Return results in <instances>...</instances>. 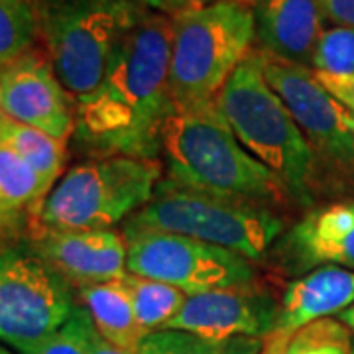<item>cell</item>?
Here are the masks:
<instances>
[{
    "label": "cell",
    "mask_w": 354,
    "mask_h": 354,
    "mask_svg": "<svg viewBox=\"0 0 354 354\" xmlns=\"http://www.w3.org/2000/svg\"><path fill=\"white\" fill-rule=\"evenodd\" d=\"M354 304V272L339 266H319L290 281L279 301L274 333L291 335L305 325L341 315Z\"/></svg>",
    "instance_id": "2e32d148"
},
{
    "label": "cell",
    "mask_w": 354,
    "mask_h": 354,
    "mask_svg": "<svg viewBox=\"0 0 354 354\" xmlns=\"http://www.w3.org/2000/svg\"><path fill=\"white\" fill-rule=\"evenodd\" d=\"M266 339H205L187 330L162 329L140 342L138 354H262Z\"/></svg>",
    "instance_id": "44dd1931"
},
{
    "label": "cell",
    "mask_w": 354,
    "mask_h": 354,
    "mask_svg": "<svg viewBox=\"0 0 354 354\" xmlns=\"http://www.w3.org/2000/svg\"><path fill=\"white\" fill-rule=\"evenodd\" d=\"M283 248L295 268L339 266L354 272V201L309 211L291 228Z\"/></svg>",
    "instance_id": "9a60e30c"
},
{
    "label": "cell",
    "mask_w": 354,
    "mask_h": 354,
    "mask_svg": "<svg viewBox=\"0 0 354 354\" xmlns=\"http://www.w3.org/2000/svg\"><path fill=\"white\" fill-rule=\"evenodd\" d=\"M120 281L130 295L136 321L146 337L150 333L165 329L187 301L183 291L158 279L142 278L128 272Z\"/></svg>",
    "instance_id": "ffe728a7"
},
{
    "label": "cell",
    "mask_w": 354,
    "mask_h": 354,
    "mask_svg": "<svg viewBox=\"0 0 354 354\" xmlns=\"http://www.w3.org/2000/svg\"><path fill=\"white\" fill-rule=\"evenodd\" d=\"M339 118H341L342 127L346 128V130H348V132L354 136V114H351L346 109L339 106Z\"/></svg>",
    "instance_id": "d6a6232c"
},
{
    "label": "cell",
    "mask_w": 354,
    "mask_h": 354,
    "mask_svg": "<svg viewBox=\"0 0 354 354\" xmlns=\"http://www.w3.org/2000/svg\"><path fill=\"white\" fill-rule=\"evenodd\" d=\"M142 16L130 0H65L41 14L48 57L67 93L81 101L101 85L118 41Z\"/></svg>",
    "instance_id": "52a82bcc"
},
{
    "label": "cell",
    "mask_w": 354,
    "mask_h": 354,
    "mask_svg": "<svg viewBox=\"0 0 354 354\" xmlns=\"http://www.w3.org/2000/svg\"><path fill=\"white\" fill-rule=\"evenodd\" d=\"M167 177L191 189L239 201H283L288 191L278 177L246 152L216 102L177 109L162 128Z\"/></svg>",
    "instance_id": "7a4b0ae2"
},
{
    "label": "cell",
    "mask_w": 354,
    "mask_h": 354,
    "mask_svg": "<svg viewBox=\"0 0 354 354\" xmlns=\"http://www.w3.org/2000/svg\"><path fill=\"white\" fill-rule=\"evenodd\" d=\"M71 286L32 248H0V342L18 353L69 321Z\"/></svg>",
    "instance_id": "ba28073f"
},
{
    "label": "cell",
    "mask_w": 354,
    "mask_h": 354,
    "mask_svg": "<svg viewBox=\"0 0 354 354\" xmlns=\"http://www.w3.org/2000/svg\"><path fill=\"white\" fill-rule=\"evenodd\" d=\"M128 272L158 279L187 297L221 288L250 283L252 264L239 254L181 234L124 227Z\"/></svg>",
    "instance_id": "9c48e42d"
},
{
    "label": "cell",
    "mask_w": 354,
    "mask_h": 354,
    "mask_svg": "<svg viewBox=\"0 0 354 354\" xmlns=\"http://www.w3.org/2000/svg\"><path fill=\"white\" fill-rule=\"evenodd\" d=\"M351 354H354V344H353V351H351Z\"/></svg>",
    "instance_id": "8d00e7d4"
},
{
    "label": "cell",
    "mask_w": 354,
    "mask_h": 354,
    "mask_svg": "<svg viewBox=\"0 0 354 354\" xmlns=\"http://www.w3.org/2000/svg\"><path fill=\"white\" fill-rule=\"evenodd\" d=\"M174 22L146 14L118 41L101 85L79 101L75 130L102 156L156 160L171 113L169 62Z\"/></svg>",
    "instance_id": "6da1fadb"
},
{
    "label": "cell",
    "mask_w": 354,
    "mask_h": 354,
    "mask_svg": "<svg viewBox=\"0 0 354 354\" xmlns=\"http://www.w3.org/2000/svg\"><path fill=\"white\" fill-rule=\"evenodd\" d=\"M315 71V69H313ZM317 81L329 93L335 101L354 114V73L353 75H337V73H325L315 71Z\"/></svg>",
    "instance_id": "484cf974"
},
{
    "label": "cell",
    "mask_w": 354,
    "mask_h": 354,
    "mask_svg": "<svg viewBox=\"0 0 354 354\" xmlns=\"http://www.w3.org/2000/svg\"><path fill=\"white\" fill-rule=\"evenodd\" d=\"M162 181L156 160L102 156L65 171L41 207L38 225L55 230L113 228L136 215Z\"/></svg>",
    "instance_id": "8992f818"
},
{
    "label": "cell",
    "mask_w": 354,
    "mask_h": 354,
    "mask_svg": "<svg viewBox=\"0 0 354 354\" xmlns=\"http://www.w3.org/2000/svg\"><path fill=\"white\" fill-rule=\"evenodd\" d=\"M339 319H341L342 323H344V325H346V327H348V329L354 333V304L351 305L346 311H342L341 315H339Z\"/></svg>",
    "instance_id": "836d02e7"
},
{
    "label": "cell",
    "mask_w": 354,
    "mask_h": 354,
    "mask_svg": "<svg viewBox=\"0 0 354 354\" xmlns=\"http://www.w3.org/2000/svg\"><path fill=\"white\" fill-rule=\"evenodd\" d=\"M26 225L22 221H18L16 216H12L2 205H0V241H6L10 236H16Z\"/></svg>",
    "instance_id": "f1b7e54d"
},
{
    "label": "cell",
    "mask_w": 354,
    "mask_h": 354,
    "mask_svg": "<svg viewBox=\"0 0 354 354\" xmlns=\"http://www.w3.org/2000/svg\"><path fill=\"white\" fill-rule=\"evenodd\" d=\"M79 297L104 341L120 351L138 354L146 333L140 329L130 295L120 279L81 288Z\"/></svg>",
    "instance_id": "e0dca14e"
},
{
    "label": "cell",
    "mask_w": 354,
    "mask_h": 354,
    "mask_svg": "<svg viewBox=\"0 0 354 354\" xmlns=\"http://www.w3.org/2000/svg\"><path fill=\"white\" fill-rule=\"evenodd\" d=\"M127 228L181 234L254 262L264 258L283 223L266 205L191 189L162 177L150 203L130 216Z\"/></svg>",
    "instance_id": "5b68a950"
},
{
    "label": "cell",
    "mask_w": 354,
    "mask_h": 354,
    "mask_svg": "<svg viewBox=\"0 0 354 354\" xmlns=\"http://www.w3.org/2000/svg\"><path fill=\"white\" fill-rule=\"evenodd\" d=\"M216 109L246 152L283 183L291 199L313 201L317 158L290 109L268 85L260 51H250L216 97Z\"/></svg>",
    "instance_id": "3957f363"
},
{
    "label": "cell",
    "mask_w": 354,
    "mask_h": 354,
    "mask_svg": "<svg viewBox=\"0 0 354 354\" xmlns=\"http://www.w3.org/2000/svg\"><path fill=\"white\" fill-rule=\"evenodd\" d=\"M288 339H290V335H279V333L270 335V337L266 339L262 354H283L286 344H288Z\"/></svg>",
    "instance_id": "f546056e"
},
{
    "label": "cell",
    "mask_w": 354,
    "mask_h": 354,
    "mask_svg": "<svg viewBox=\"0 0 354 354\" xmlns=\"http://www.w3.org/2000/svg\"><path fill=\"white\" fill-rule=\"evenodd\" d=\"M256 39L268 53L281 62L311 65L323 36L321 0H256Z\"/></svg>",
    "instance_id": "5bb4252c"
},
{
    "label": "cell",
    "mask_w": 354,
    "mask_h": 354,
    "mask_svg": "<svg viewBox=\"0 0 354 354\" xmlns=\"http://www.w3.org/2000/svg\"><path fill=\"white\" fill-rule=\"evenodd\" d=\"M213 2H221V0H165V14L167 16H176V14L185 12V10H195V8L209 6ZM234 2L246 4V0H234Z\"/></svg>",
    "instance_id": "83f0119b"
},
{
    "label": "cell",
    "mask_w": 354,
    "mask_h": 354,
    "mask_svg": "<svg viewBox=\"0 0 354 354\" xmlns=\"http://www.w3.org/2000/svg\"><path fill=\"white\" fill-rule=\"evenodd\" d=\"M38 30V16L30 0H0V67L32 50Z\"/></svg>",
    "instance_id": "7402d4cb"
},
{
    "label": "cell",
    "mask_w": 354,
    "mask_h": 354,
    "mask_svg": "<svg viewBox=\"0 0 354 354\" xmlns=\"http://www.w3.org/2000/svg\"><path fill=\"white\" fill-rule=\"evenodd\" d=\"M32 250L73 288L114 281L128 274V244L122 232L55 230L36 225Z\"/></svg>",
    "instance_id": "4fadbf2b"
},
{
    "label": "cell",
    "mask_w": 354,
    "mask_h": 354,
    "mask_svg": "<svg viewBox=\"0 0 354 354\" xmlns=\"http://www.w3.org/2000/svg\"><path fill=\"white\" fill-rule=\"evenodd\" d=\"M169 95L177 109L215 102L256 38L254 10L234 0L171 16Z\"/></svg>",
    "instance_id": "277c9868"
},
{
    "label": "cell",
    "mask_w": 354,
    "mask_h": 354,
    "mask_svg": "<svg viewBox=\"0 0 354 354\" xmlns=\"http://www.w3.org/2000/svg\"><path fill=\"white\" fill-rule=\"evenodd\" d=\"M95 325L88 311L81 305L69 321L48 337L34 344H28L20 354H91Z\"/></svg>",
    "instance_id": "cb8c5ba5"
},
{
    "label": "cell",
    "mask_w": 354,
    "mask_h": 354,
    "mask_svg": "<svg viewBox=\"0 0 354 354\" xmlns=\"http://www.w3.org/2000/svg\"><path fill=\"white\" fill-rule=\"evenodd\" d=\"M0 354H16V353H14V351H10L6 344H2V342H0Z\"/></svg>",
    "instance_id": "e575fe53"
},
{
    "label": "cell",
    "mask_w": 354,
    "mask_h": 354,
    "mask_svg": "<svg viewBox=\"0 0 354 354\" xmlns=\"http://www.w3.org/2000/svg\"><path fill=\"white\" fill-rule=\"evenodd\" d=\"M260 59L268 85L290 109L317 160H323L344 181L354 183V136L339 118L341 104L317 81L311 67L281 62L262 51Z\"/></svg>",
    "instance_id": "30bf717a"
},
{
    "label": "cell",
    "mask_w": 354,
    "mask_h": 354,
    "mask_svg": "<svg viewBox=\"0 0 354 354\" xmlns=\"http://www.w3.org/2000/svg\"><path fill=\"white\" fill-rule=\"evenodd\" d=\"M279 304L250 283L189 295L165 329L187 330L205 339H268L278 325Z\"/></svg>",
    "instance_id": "7c38bea8"
},
{
    "label": "cell",
    "mask_w": 354,
    "mask_h": 354,
    "mask_svg": "<svg viewBox=\"0 0 354 354\" xmlns=\"http://www.w3.org/2000/svg\"><path fill=\"white\" fill-rule=\"evenodd\" d=\"M48 195L50 191L44 187L32 165L0 142V205L24 225L26 221L38 225Z\"/></svg>",
    "instance_id": "d6986e66"
},
{
    "label": "cell",
    "mask_w": 354,
    "mask_h": 354,
    "mask_svg": "<svg viewBox=\"0 0 354 354\" xmlns=\"http://www.w3.org/2000/svg\"><path fill=\"white\" fill-rule=\"evenodd\" d=\"M311 69L337 73V75H353L354 73V28L335 26L323 32L317 44Z\"/></svg>",
    "instance_id": "d4e9b609"
},
{
    "label": "cell",
    "mask_w": 354,
    "mask_h": 354,
    "mask_svg": "<svg viewBox=\"0 0 354 354\" xmlns=\"http://www.w3.org/2000/svg\"><path fill=\"white\" fill-rule=\"evenodd\" d=\"M353 330L341 319L325 317L291 333L283 354H351Z\"/></svg>",
    "instance_id": "603a6c76"
},
{
    "label": "cell",
    "mask_w": 354,
    "mask_h": 354,
    "mask_svg": "<svg viewBox=\"0 0 354 354\" xmlns=\"http://www.w3.org/2000/svg\"><path fill=\"white\" fill-rule=\"evenodd\" d=\"M91 354H130V353H127V351H120V348L113 346L111 342L104 341L101 335L97 333V329H95V335H93V351H91Z\"/></svg>",
    "instance_id": "4dcf8cb0"
},
{
    "label": "cell",
    "mask_w": 354,
    "mask_h": 354,
    "mask_svg": "<svg viewBox=\"0 0 354 354\" xmlns=\"http://www.w3.org/2000/svg\"><path fill=\"white\" fill-rule=\"evenodd\" d=\"M130 2L138 4L140 8H150V10L165 14V0H130Z\"/></svg>",
    "instance_id": "1f68e13d"
},
{
    "label": "cell",
    "mask_w": 354,
    "mask_h": 354,
    "mask_svg": "<svg viewBox=\"0 0 354 354\" xmlns=\"http://www.w3.org/2000/svg\"><path fill=\"white\" fill-rule=\"evenodd\" d=\"M246 4H248V6H254V4H256V0H246Z\"/></svg>",
    "instance_id": "d590c367"
},
{
    "label": "cell",
    "mask_w": 354,
    "mask_h": 354,
    "mask_svg": "<svg viewBox=\"0 0 354 354\" xmlns=\"http://www.w3.org/2000/svg\"><path fill=\"white\" fill-rule=\"evenodd\" d=\"M323 14L335 26L354 28V0H321Z\"/></svg>",
    "instance_id": "4316f807"
},
{
    "label": "cell",
    "mask_w": 354,
    "mask_h": 354,
    "mask_svg": "<svg viewBox=\"0 0 354 354\" xmlns=\"http://www.w3.org/2000/svg\"><path fill=\"white\" fill-rule=\"evenodd\" d=\"M0 142L32 165L50 193L64 177L67 164V142L64 140L53 138L44 130L16 122L0 113Z\"/></svg>",
    "instance_id": "ac0fdd59"
},
{
    "label": "cell",
    "mask_w": 354,
    "mask_h": 354,
    "mask_svg": "<svg viewBox=\"0 0 354 354\" xmlns=\"http://www.w3.org/2000/svg\"><path fill=\"white\" fill-rule=\"evenodd\" d=\"M0 113L64 142L77 127L67 88L55 75L50 57L38 50L0 67Z\"/></svg>",
    "instance_id": "8fae6325"
}]
</instances>
